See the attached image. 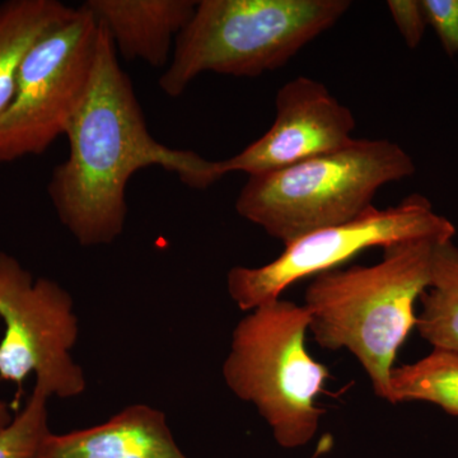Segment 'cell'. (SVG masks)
Listing matches in <instances>:
<instances>
[{"instance_id":"ba28073f","label":"cell","mask_w":458,"mask_h":458,"mask_svg":"<svg viewBox=\"0 0 458 458\" xmlns=\"http://www.w3.org/2000/svg\"><path fill=\"white\" fill-rule=\"evenodd\" d=\"M0 379L22 390L30 375L49 396L72 399L86 391L82 367L71 352L80 335L73 298L59 283L33 278L0 251Z\"/></svg>"},{"instance_id":"8fae6325","label":"cell","mask_w":458,"mask_h":458,"mask_svg":"<svg viewBox=\"0 0 458 458\" xmlns=\"http://www.w3.org/2000/svg\"><path fill=\"white\" fill-rule=\"evenodd\" d=\"M40 458H188L180 450L167 418L146 403L126 406L106 423L53 434Z\"/></svg>"},{"instance_id":"4fadbf2b","label":"cell","mask_w":458,"mask_h":458,"mask_svg":"<svg viewBox=\"0 0 458 458\" xmlns=\"http://www.w3.org/2000/svg\"><path fill=\"white\" fill-rule=\"evenodd\" d=\"M419 301L420 336L433 346L458 352V247L454 240L439 243L434 254L432 279Z\"/></svg>"},{"instance_id":"52a82bcc","label":"cell","mask_w":458,"mask_h":458,"mask_svg":"<svg viewBox=\"0 0 458 458\" xmlns=\"http://www.w3.org/2000/svg\"><path fill=\"white\" fill-rule=\"evenodd\" d=\"M454 234V223L434 212L429 199L412 194L394 207H370L352 221L297 238L264 267H233L227 276L228 293L241 311L250 312L280 300L294 283L336 269L372 247L386 249L419 238L448 241Z\"/></svg>"},{"instance_id":"9c48e42d","label":"cell","mask_w":458,"mask_h":458,"mask_svg":"<svg viewBox=\"0 0 458 458\" xmlns=\"http://www.w3.org/2000/svg\"><path fill=\"white\" fill-rule=\"evenodd\" d=\"M276 108L269 131L238 155L216 161L219 176L279 171L354 143V114L318 81L301 75L285 83L276 95Z\"/></svg>"},{"instance_id":"5bb4252c","label":"cell","mask_w":458,"mask_h":458,"mask_svg":"<svg viewBox=\"0 0 458 458\" xmlns=\"http://www.w3.org/2000/svg\"><path fill=\"white\" fill-rule=\"evenodd\" d=\"M390 403L426 401L458 417V352L433 349L414 363L394 367Z\"/></svg>"},{"instance_id":"6da1fadb","label":"cell","mask_w":458,"mask_h":458,"mask_svg":"<svg viewBox=\"0 0 458 458\" xmlns=\"http://www.w3.org/2000/svg\"><path fill=\"white\" fill-rule=\"evenodd\" d=\"M99 27L89 89L65 135L69 156L56 165L47 186L60 223L84 247L110 245L122 236L126 186L138 171L158 165L197 190L222 179L216 161L153 138L131 78L106 30Z\"/></svg>"},{"instance_id":"277c9868","label":"cell","mask_w":458,"mask_h":458,"mask_svg":"<svg viewBox=\"0 0 458 458\" xmlns=\"http://www.w3.org/2000/svg\"><path fill=\"white\" fill-rule=\"evenodd\" d=\"M409 153L387 140H355L339 152L283 170L249 176L236 210L269 236L286 243L343 225L373 207L382 186L411 177Z\"/></svg>"},{"instance_id":"3957f363","label":"cell","mask_w":458,"mask_h":458,"mask_svg":"<svg viewBox=\"0 0 458 458\" xmlns=\"http://www.w3.org/2000/svg\"><path fill=\"white\" fill-rule=\"evenodd\" d=\"M349 0H201L177 38L159 89L179 98L199 75L258 78L288 64L339 22Z\"/></svg>"},{"instance_id":"2e32d148","label":"cell","mask_w":458,"mask_h":458,"mask_svg":"<svg viewBox=\"0 0 458 458\" xmlns=\"http://www.w3.org/2000/svg\"><path fill=\"white\" fill-rule=\"evenodd\" d=\"M387 8L409 49H417L428 25L423 0H388Z\"/></svg>"},{"instance_id":"7a4b0ae2","label":"cell","mask_w":458,"mask_h":458,"mask_svg":"<svg viewBox=\"0 0 458 458\" xmlns=\"http://www.w3.org/2000/svg\"><path fill=\"white\" fill-rule=\"evenodd\" d=\"M443 242L419 238L386 247L378 264L325 271L313 276L304 293L316 343L351 352L377 396L388 403L394 360L417 327L415 302L430 285L434 254Z\"/></svg>"},{"instance_id":"ac0fdd59","label":"cell","mask_w":458,"mask_h":458,"mask_svg":"<svg viewBox=\"0 0 458 458\" xmlns=\"http://www.w3.org/2000/svg\"><path fill=\"white\" fill-rule=\"evenodd\" d=\"M13 418L11 406L4 400L0 399V430L7 428L12 423V420H13Z\"/></svg>"},{"instance_id":"7c38bea8","label":"cell","mask_w":458,"mask_h":458,"mask_svg":"<svg viewBox=\"0 0 458 458\" xmlns=\"http://www.w3.org/2000/svg\"><path fill=\"white\" fill-rule=\"evenodd\" d=\"M75 12L77 8L57 0H8L0 4V116L13 99L27 53Z\"/></svg>"},{"instance_id":"30bf717a","label":"cell","mask_w":458,"mask_h":458,"mask_svg":"<svg viewBox=\"0 0 458 458\" xmlns=\"http://www.w3.org/2000/svg\"><path fill=\"white\" fill-rule=\"evenodd\" d=\"M106 30L117 56L167 68L180 33L189 25L195 0H87L83 3Z\"/></svg>"},{"instance_id":"e0dca14e","label":"cell","mask_w":458,"mask_h":458,"mask_svg":"<svg viewBox=\"0 0 458 458\" xmlns=\"http://www.w3.org/2000/svg\"><path fill=\"white\" fill-rule=\"evenodd\" d=\"M428 25L450 57L458 54V0H423Z\"/></svg>"},{"instance_id":"9a60e30c","label":"cell","mask_w":458,"mask_h":458,"mask_svg":"<svg viewBox=\"0 0 458 458\" xmlns=\"http://www.w3.org/2000/svg\"><path fill=\"white\" fill-rule=\"evenodd\" d=\"M49 394L35 385L25 408L0 430V458H40L42 443L49 436Z\"/></svg>"},{"instance_id":"8992f818","label":"cell","mask_w":458,"mask_h":458,"mask_svg":"<svg viewBox=\"0 0 458 458\" xmlns=\"http://www.w3.org/2000/svg\"><path fill=\"white\" fill-rule=\"evenodd\" d=\"M99 35L82 4L27 53L13 99L0 116V165L40 156L66 135L89 89Z\"/></svg>"},{"instance_id":"5b68a950","label":"cell","mask_w":458,"mask_h":458,"mask_svg":"<svg viewBox=\"0 0 458 458\" xmlns=\"http://www.w3.org/2000/svg\"><path fill=\"white\" fill-rule=\"evenodd\" d=\"M306 307L276 300L247 313L232 333L223 378L252 403L286 450L315 438L325 410L318 405L330 373L307 351Z\"/></svg>"}]
</instances>
